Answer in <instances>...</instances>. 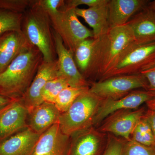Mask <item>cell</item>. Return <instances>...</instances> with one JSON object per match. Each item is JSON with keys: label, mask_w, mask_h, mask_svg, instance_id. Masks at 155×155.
<instances>
[{"label": "cell", "mask_w": 155, "mask_h": 155, "mask_svg": "<svg viewBox=\"0 0 155 155\" xmlns=\"http://www.w3.org/2000/svg\"><path fill=\"white\" fill-rule=\"evenodd\" d=\"M43 60L40 51L30 44L0 74V95L21 98L33 81Z\"/></svg>", "instance_id": "cell-1"}, {"label": "cell", "mask_w": 155, "mask_h": 155, "mask_svg": "<svg viewBox=\"0 0 155 155\" xmlns=\"http://www.w3.org/2000/svg\"><path fill=\"white\" fill-rule=\"evenodd\" d=\"M21 30L28 41L41 53L45 62L58 60L49 14L40 5L34 1L23 13Z\"/></svg>", "instance_id": "cell-2"}, {"label": "cell", "mask_w": 155, "mask_h": 155, "mask_svg": "<svg viewBox=\"0 0 155 155\" xmlns=\"http://www.w3.org/2000/svg\"><path fill=\"white\" fill-rule=\"evenodd\" d=\"M89 90L79 96L59 118L61 131L70 137L93 126L95 116L102 100Z\"/></svg>", "instance_id": "cell-3"}, {"label": "cell", "mask_w": 155, "mask_h": 155, "mask_svg": "<svg viewBox=\"0 0 155 155\" xmlns=\"http://www.w3.org/2000/svg\"><path fill=\"white\" fill-rule=\"evenodd\" d=\"M135 42L133 31L128 24L111 28L101 37V55L96 78L101 80L114 68L119 58Z\"/></svg>", "instance_id": "cell-4"}, {"label": "cell", "mask_w": 155, "mask_h": 155, "mask_svg": "<svg viewBox=\"0 0 155 155\" xmlns=\"http://www.w3.org/2000/svg\"><path fill=\"white\" fill-rule=\"evenodd\" d=\"M75 9L64 5L54 13H48L53 30L59 35L64 45L72 54L81 42L94 37L92 30L81 22Z\"/></svg>", "instance_id": "cell-5"}, {"label": "cell", "mask_w": 155, "mask_h": 155, "mask_svg": "<svg viewBox=\"0 0 155 155\" xmlns=\"http://www.w3.org/2000/svg\"><path fill=\"white\" fill-rule=\"evenodd\" d=\"M154 66L155 41L144 44L134 42L123 53L114 68L101 81L118 75L140 74Z\"/></svg>", "instance_id": "cell-6"}, {"label": "cell", "mask_w": 155, "mask_h": 155, "mask_svg": "<svg viewBox=\"0 0 155 155\" xmlns=\"http://www.w3.org/2000/svg\"><path fill=\"white\" fill-rule=\"evenodd\" d=\"M138 88L149 91L147 81L141 74L118 75L92 81L89 91L102 100H116Z\"/></svg>", "instance_id": "cell-7"}, {"label": "cell", "mask_w": 155, "mask_h": 155, "mask_svg": "<svg viewBox=\"0 0 155 155\" xmlns=\"http://www.w3.org/2000/svg\"><path fill=\"white\" fill-rule=\"evenodd\" d=\"M144 107L135 110H122L111 114L104 120L98 130L103 133H112L126 141L131 135L139 121L145 114Z\"/></svg>", "instance_id": "cell-8"}, {"label": "cell", "mask_w": 155, "mask_h": 155, "mask_svg": "<svg viewBox=\"0 0 155 155\" xmlns=\"http://www.w3.org/2000/svg\"><path fill=\"white\" fill-rule=\"evenodd\" d=\"M155 97L150 91L134 90L121 98L102 100L95 116L93 125H99L108 116L116 111L135 110Z\"/></svg>", "instance_id": "cell-9"}, {"label": "cell", "mask_w": 155, "mask_h": 155, "mask_svg": "<svg viewBox=\"0 0 155 155\" xmlns=\"http://www.w3.org/2000/svg\"><path fill=\"white\" fill-rule=\"evenodd\" d=\"M101 37L84 40L73 54L78 71L87 81L96 78L101 55Z\"/></svg>", "instance_id": "cell-10"}, {"label": "cell", "mask_w": 155, "mask_h": 155, "mask_svg": "<svg viewBox=\"0 0 155 155\" xmlns=\"http://www.w3.org/2000/svg\"><path fill=\"white\" fill-rule=\"evenodd\" d=\"M58 60L50 63L43 60L31 84L20 98L28 112L43 102L42 91L48 81L58 77Z\"/></svg>", "instance_id": "cell-11"}, {"label": "cell", "mask_w": 155, "mask_h": 155, "mask_svg": "<svg viewBox=\"0 0 155 155\" xmlns=\"http://www.w3.org/2000/svg\"><path fill=\"white\" fill-rule=\"evenodd\" d=\"M52 33L58 56V76L66 79L71 86L90 87V82L87 81L78 71L73 54L67 49L62 39L53 28Z\"/></svg>", "instance_id": "cell-12"}, {"label": "cell", "mask_w": 155, "mask_h": 155, "mask_svg": "<svg viewBox=\"0 0 155 155\" xmlns=\"http://www.w3.org/2000/svg\"><path fill=\"white\" fill-rule=\"evenodd\" d=\"M28 114L20 99L0 112V143L28 127Z\"/></svg>", "instance_id": "cell-13"}, {"label": "cell", "mask_w": 155, "mask_h": 155, "mask_svg": "<svg viewBox=\"0 0 155 155\" xmlns=\"http://www.w3.org/2000/svg\"><path fill=\"white\" fill-rule=\"evenodd\" d=\"M107 143L105 134L92 127L71 137L67 155H103Z\"/></svg>", "instance_id": "cell-14"}, {"label": "cell", "mask_w": 155, "mask_h": 155, "mask_svg": "<svg viewBox=\"0 0 155 155\" xmlns=\"http://www.w3.org/2000/svg\"><path fill=\"white\" fill-rule=\"evenodd\" d=\"M70 141L57 122L40 136L32 155H67Z\"/></svg>", "instance_id": "cell-15"}, {"label": "cell", "mask_w": 155, "mask_h": 155, "mask_svg": "<svg viewBox=\"0 0 155 155\" xmlns=\"http://www.w3.org/2000/svg\"><path fill=\"white\" fill-rule=\"evenodd\" d=\"M30 44L22 30L8 31L0 35V74Z\"/></svg>", "instance_id": "cell-16"}, {"label": "cell", "mask_w": 155, "mask_h": 155, "mask_svg": "<svg viewBox=\"0 0 155 155\" xmlns=\"http://www.w3.org/2000/svg\"><path fill=\"white\" fill-rule=\"evenodd\" d=\"M146 0H110L108 15L110 28L127 24L131 17L146 7Z\"/></svg>", "instance_id": "cell-17"}, {"label": "cell", "mask_w": 155, "mask_h": 155, "mask_svg": "<svg viewBox=\"0 0 155 155\" xmlns=\"http://www.w3.org/2000/svg\"><path fill=\"white\" fill-rule=\"evenodd\" d=\"M40 135L27 127L0 143V155H32Z\"/></svg>", "instance_id": "cell-18"}, {"label": "cell", "mask_w": 155, "mask_h": 155, "mask_svg": "<svg viewBox=\"0 0 155 155\" xmlns=\"http://www.w3.org/2000/svg\"><path fill=\"white\" fill-rule=\"evenodd\" d=\"M61 114L54 104L43 102L28 112L27 126L35 133L41 135L59 122Z\"/></svg>", "instance_id": "cell-19"}, {"label": "cell", "mask_w": 155, "mask_h": 155, "mask_svg": "<svg viewBox=\"0 0 155 155\" xmlns=\"http://www.w3.org/2000/svg\"><path fill=\"white\" fill-rule=\"evenodd\" d=\"M105 2L87 9L75 8L78 17L83 18L92 28L94 38H97L107 34L110 31L108 15V3Z\"/></svg>", "instance_id": "cell-20"}, {"label": "cell", "mask_w": 155, "mask_h": 155, "mask_svg": "<svg viewBox=\"0 0 155 155\" xmlns=\"http://www.w3.org/2000/svg\"><path fill=\"white\" fill-rule=\"evenodd\" d=\"M127 23L132 29L136 43L155 41V17L147 5L131 17Z\"/></svg>", "instance_id": "cell-21"}, {"label": "cell", "mask_w": 155, "mask_h": 155, "mask_svg": "<svg viewBox=\"0 0 155 155\" xmlns=\"http://www.w3.org/2000/svg\"><path fill=\"white\" fill-rule=\"evenodd\" d=\"M131 139L139 143L155 149V138L145 115L139 121L131 135Z\"/></svg>", "instance_id": "cell-22"}, {"label": "cell", "mask_w": 155, "mask_h": 155, "mask_svg": "<svg viewBox=\"0 0 155 155\" xmlns=\"http://www.w3.org/2000/svg\"><path fill=\"white\" fill-rule=\"evenodd\" d=\"M90 87L69 86L64 88L58 95L55 105L61 114L68 110L79 96L89 89Z\"/></svg>", "instance_id": "cell-23"}, {"label": "cell", "mask_w": 155, "mask_h": 155, "mask_svg": "<svg viewBox=\"0 0 155 155\" xmlns=\"http://www.w3.org/2000/svg\"><path fill=\"white\" fill-rule=\"evenodd\" d=\"M23 14L0 9V35L8 31L21 30Z\"/></svg>", "instance_id": "cell-24"}, {"label": "cell", "mask_w": 155, "mask_h": 155, "mask_svg": "<svg viewBox=\"0 0 155 155\" xmlns=\"http://www.w3.org/2000/svg\"><path fill=\"white\" fill-rule=\"evenodd\" d=\"M71 86L66 79L61 76L53 78L48 81L42 91L44 102L54 104L58 95L64 88Z\"/></svg>", "instance_id": "cell-25"}, {"label": "cell", "mask_w": 155, "mask_h": 155, "mask_svg": "<svg viewBox=\"0 0 155 155\" xmlns=\"http://www.w3.org/2000/svg\"><path fill=\"white\" fill-rule=\"evenodd\" d=\"M121 155H155V149L130 139L124 143Z\"/></svg>", "instance_id": "cell-26"}, {"label": "cell", "mask_w": 155, "mask_h": 155, "mask_svg": "<svg viewBox=\"0 0 155 155\" xmlns=\"http://www.w3.org/2000/svg\"><path fill=\"white\" fill-rule=\"evenodd\" d=\"M34 0H0V9L23 14Z\"/></svg>", "instance_id": "cell-27"}, {"label": "cell", "mask_w": 155, "mask_h": 155, "mask_svg": "<svg viewBox=\"0 0 155 155\" xmlns=\"http://www.w3.org/2000/svg\"><path fill=\"white\" fill-rule=\"evenodd\" d=\"M125 142L115 137L110 138L103 155H121Z\"/></svg>", "instance_id": "cell-28"}, {"label": "cell", "mask_w": 155, "mask_h": 155, "mask_svg": "<svg viewBox=\"0 0 155 155\" xmlns=\"http://www.w3.org/2000/svg\"><path fill=\"white\" fill-rule=\"evenodd\" d=\"M64 0H38L43 8L48 13H54L64 5Z\"/></svg>", "instance_id": "cell-29"}, {"label": "cell", "mask_w": 155, "mask_h": 155, "mask_svg": "<svg viewBox=\"0 0 155 155\" xmlns=\"http://www.w3.org/2000/svg\"><path fill=\"white\" fill-rule=\"evenodd\" d=\"M107 0H67L64 2V5L67 8H76L78 6L84 5L94 7L105 2Z\"/></svg>", "instance_id": "cell-30"}, {"label": "cell", "mask_w": 155, "mask_h": 155, "mask_svg": "<svg viewBox=\"0 0 155 155\" xmlns=\"http://www.w3.org/2000/svg\"><path fill=\"white\" fill-rule=\"evenodd\" d=\"M148 84L149 91L155 93V66L142 72Z\"/></svg>", "instance_id": "cell-31"}, {"label": "cell", "mask_w": 155, "mask_h": 155, "mask_svg": "<svg viewBox=\"0 0 155 155\" xmlns=\"http://www.w3.org/2000/svg\"><path fill=\"white\" fill-rule=\"evenodd\" d=\"M145 116L150 125L155 138V110L148 109L146 112Z\"/></svg>", "instance_id": "cell-32"}, {"label": "cell", "mask_w": 155, "mask_h": 155, "mask_svg": "<svg viewBox=\"0 0 155 155\" xmlns=\"http://www.w3.org/2000/svg\"><path fill=\"white\" fill-rule=\"evenodd\" d=\"M15 100L0 95V112L13 102Z\"/></svg>", "instance_id": "cell-33"}, {"label": "cell", "mask_w": 155, "mask_h": 155, "mask_svg": "<svg viewBox=\"0 0 155 155\" xmlns=\"http://www.w3.org/2000/svg\"><path fill=\"white\" fill-rule=\"evenodd\" d=\"M148 109L155 110V97L146 103Z\"/></svg>", "instance_id": "cell-34"}]
</instances>
